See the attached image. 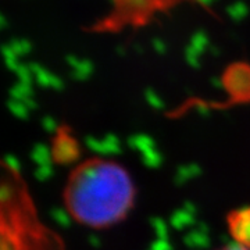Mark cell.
<instances>
[{"label":"cell","instance_id":"1","mask_svg":"<svg viewBox=\"0 0 250 250\" xmlns=\"http://www.w3.org/2000/svg\"><path fill=\"white\" fill-rule=\"evenodd\" d=\"M62 200L74 223L103 231L121 224L132 213L136 187L131 172L121 163L93 156L72 166Z\"/></svg>","mask_w":250,"mask_h":250},{"label":"cell","instance_id":"2","mask_svg":"<svg viewBox=\"0 0 250 250\" xmlns=\"http://www.w3.org/2000/svg\"><path fill=\"white\" fill-rule=\"evenodd\" d=\"M1 250H67L60 233L42 220L27 181L17 166L1 164Z\"/></svg>","mask_w":250,"mask_h":250},{"label":"cell","instance_id":"3","mask_svg":"<svg viewBox=\"0 0 250 250\" xmlns=\"http://www.w3.org/2000/svg\"><path fill=\"white\" fill-rule=\"evenodd\" d=\"M184 1L197 0H111L107 16L89 28L90 32H118L128 27L139 28L150 24L153 18L167 13Z\"/></svg>","mask_w":250,"mask_h":250},{"label":"cell","instance_id":"4","mask_svg":"<svg viewBox=\"0 0 250 250\" xmlns=\"http://www.w3.org/2000/svg\"><path fill=\"white\" fill-rule=\"evenodd\" d=\"M52 156L59 164H71L80 160L78 141L68 126H60L57 132H54L52 138Z\"/></svg>","mask_w":250,"mask_h":250},{"label":"cell","instance_id":"5","mask_svg":"<svg viewBox=\"0 0 250 250\" xmlns=\"http://www.w3.org/2000/svg\"><path fill=\"white\" fill-rule=\"evenodd\" d=\"M225 223L233 243L250 250V206L231 210L227 214Z\"/></svg>","mask_w":250,"mask_h":250},{"label":"cell","instance_id":"6","mask_svg":"<svg viewBox=\"0 0 250 250\" xmlns=\"http://www.w3.org/2000/svg\"><path fill=\"white\" fill-rule=\"evenodd\" d=\"M246 6H243L242 3H236V4H233L229 7V14L232 16L233 18H236V20H239L243 16H246Z\"/></svg>","mask_w":250,"mask_h":250},{"label":"cell","instance_id":"7","mask_svg":"<svg viewBox=\"0 0 250 250\" xmlns=\"http://www.w3.org/2000/svg\"><path fill=\"white\" fill-rule=\"evenodd\" d=\"M214 250H249L246 249V248H242L239 245H236V243H228V245H224V246H220V248H217Z\"/></svg>","mask_w":250,"mask_h":250}]
</instances>
